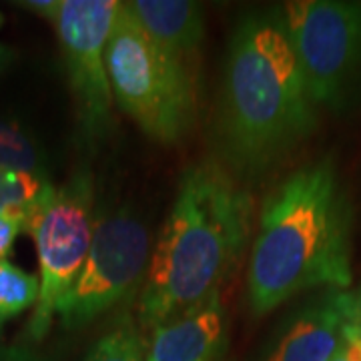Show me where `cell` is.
I'll list each match as a JSON object with an SVG mask.
<instances>
[{"mask_svg": "<svg viewBox=\"0 0 361 361\" xmlns=\"http://www.w3.org/2000/svg\"><path fill=\"white\" fill-rule=\"evenodd\" d=\"M315 106L281 8L247 13L229 39L215 118L229 171L257 177L277 165L315 129Z\"/></svg>", "mask_w": 361, "mask_h": 361, "instance_id": "obj_1", "label": "cell"}, {"mask_svg": "<svg viewBox=\"0 0 361 361\" xmlns=\"http://www.w3.org/2000/svg\"><path fill=\"white\" fill-rule=\"evenodd\" d=\"M351 205L331 159L297 169L271 191L259 213L247 269V301L267 315L311 289H341L351 279Z\"/></svg>", "mask_w": 361, "mask_h": 361, "instance_id": "obj_2", "label": "cell"}, {"mask_svg": "<svg viewBox=\"0 0 361 361\" xmlns=\"http://www.w3.org/2000/svg\"><path fill=\"white\" fill-rule=\"evenodd\" d=\"M251 229L253 199L229 169L215 159L185 169L145 277L141 327L151 329L221 291Z\"/></svg>", "mask_w": 361, "mask_h": 361, "instance_id": "obj_3", "label": "cell"}, {"mask_svg": "<svg viewBox=\"0 0 361 361\" xmlns=\"http://www.w3.org/2000/svg\"><path fill=\"white\" fill-rule=\"evenodd\" d=\"M104 61L118 109L145 137L175 145L193 130L199 78L147 35L127 2L118 4Z\"/></svg>", "mask_w": 361, "mask_h": 361, "instance_id": "obj_4", "label": "cell"}, {"mask_svg": "<svg viewBox=\"0 0 361 361\" xmlns=\"http://www.w3.org/2000/svg\"><path fill=\"white\" fill-rule=\"evenodd\" d=\"M94 185L89 171H77L28 217L26 231L39 255L40 293L26 325L32 341L49 334L61 299L71 291L89 257L94 235Z\"/></svg>", "mask_w": 361, "mask_h": 361, "instance_id": "obj_5", "label": "cell"}, {"mask_svg": "<svg viewBox=\"0 0 361 361\" xmlns=\"http://www.w3.org/2000/svg\"><path fill=\"white\" fill-rule=\"evenodd\" d=\"M281 14L313 103L341 106L361 75V2L293 0Z\"/></svg>", "mask_w": 361, "mask_h": 361, "instance_id": "obj_6", "label": "cell"}, {"mask_svg": "<svg viewBox=\"0 0 361 361\" xmlns=\"http://www.w3.org/2000/svg\"><path fill=\"white\" fill-rule=\"evenodd\" d=\"M151 255L149 229L129 209L97 221L89 257L56 307L63 327L80 329L115 310L147 277Z\"/></svg>", "mask_w": 361, "mask_h": 361, "instance_id": "obj_7", "label": "cell"}, {"mask_svg": "<svg viewBox=\"0 0 361 361\" xmlns=\"http://www.w3.org/2000/svg\"><path fill=\"white\" fill-rule=\"evenodd\" d=\"M116 0H63L56 32L82 139L97 147L115 127V97L104 51L115 26Z\"/></svg>", "mask_w": 361, "mask_h": 361, "instance_id": "obj_8", "label": "cell"}, {"mask_svg": "<svg viewBox=\"0 0 361 361\" xmlns=\"http://www.w3.org/2000/svg\"><path fill=\"white\" fill-rule=\"evenodd\" d=\"M348 323V289H323L287 319L263 361H331L343 343Z\"/></svg>", "mask_w": 361, "mask_h": 361, "instance_id": "obj_9", "label": "cell"}, {"mask_svg": "<svg viewBox=\"0 0 361 361\" xmlns=\"http://www.w3.org/2000/svg\"><path fill=\"white\" fill-rule=\"evenodd\" d=\"M227 345L221 291L169 315L149 329L147 361H219Z\"/></svg>", "mask_w": 361, "mask_h": 361, "instance_id": "obj_10", "label": "cell"}, {"mask_svg": "<svg viewBox=\"0 0 361 361\" xmlns=\"http://www.w3.org/2000/svg\"><path fill=\"white\" fill-rule=\"evenodd\" d=\"M127 6L147 35L199 78L201 44L205 39L203 8L189 0H133Z\"/></svg>", "mask_w": 361, "mask_h": 361, "instance_id": "obj_11", "label": "cell"}, {"mask_svg": "<svg viewBox=\"0 0 361 361\" xmlns=\"http://www.w3.org/2000/svg\"><path fill=\"white\" fill-rule=\"evenodd\" d=\"M0 171L28 173L49 179V169L39 142L18 123L0 118Z\"/></svg>", "mask_w": 361, "mask_h": 361, "instance_id": "obj_12", "label": "cell"}, {"mask_svg": "<svg viewBox=\"0 0 361 361\" xmlns=\"http://www.w3.org/2000/svg\"><path fill=\"white\" fill-rule=\"evenodd\" d=\"M52 189L51 180L37 175L0 171V215H25L28 219Z\"/></svg>", "mask_w": 361, "mask_h": 361, "instance_id": "obj_13", "label": "cell"}, {"mask_svg": "<svg viewBox=\"0 0 361 361\" xmlns=\"http://www.w3.org/2000/svg\"><path fill=\"white\" fill-rule=\"evenodd\" d=\"M40 281L11 261H0V329L39 301Z\"/></svg>", "mask_w": 361, "mask_h": 361, "instance_id": "obj_14", "label": "cell"}, {"mask_svg": "<svg viewBox=\"0 0 361 361\" xmlns=\"http://www.w3.org/2000/svg\"><path fill=\"white\" fill-rule=\"evenodd\" d=\"M85 361H147L145 341L127 317L92 343Z\"/></svg>", "mask_w": 361, "mask_h": 361, "instance_id": "obj_15", "label": "cell"}, {"mask_svg": "<svg viewBox=\"0 0 361 361\" xmlns=\"http://www.w3.org/2000/svg\"><path fill=\"white\" fill-rule=\"evenodd\" d=\"M26 221L25 215H0V261L13 253L16 239L26 231Z\"/></svg>", "mask_w": 361, "mask_h": 361, "instance_id": "obj_16", "label": "cell"}, {"mask_svg": "<svg viewBox=\"0 0 361 361\" xmlns=\"http://www.w3.org/2000/svg\"><path fill=\"white\" fill-rule=\"evenodd\" d=\"M18 6H23L28 13H35L51 20L52 25H56L61 8H63V0H25V2H16Z\"/></svg>", "mask_w": 361, "mask_h": 361, "instance_id": "obj_17", "label": "cell"}, {"mask_svg": "<svg viewBox=\"0 0 361 361\" xmlns=\"http://www.w3.org/2000/svg\"><path fill=\"white\" fill-rule=\"evenodd\" d=\"M343 361H361V331L351 327L348 323L345 327V334H343V343L337 351Z\"/></svg>", "mask_w": 361, "mask_h": 361, "instance_id": "obj_18", "label": "cell"}, {"mask_svg": "<svg viewBox=\"0 0 361 361\" xmlns=\"http://www.w3.org/2000/svg\"><path fill=\"white\" fill-rule=\"evenodd\" d=\"M0 361H51L39 351L26 345H2L0 348Z\"/></svg>", "mask_w": 361, "mask_h": 361, "instance_id": "obj_19", "label": "cell"}, {"mask_svg": "<svg viewBox=\"0 0 361 361\" xmlns=\"http://www.w3.org/2000/svg\"><path fill=\"white\" fill-rule=\"evenodd\" d=\"M349 325L361 331V287L349 291Z\"/></svg>", "mask_w": 361, "mask_h": 361, "instance_id": "obj_20", "label": "cell"}, {"mask_svg": "<svg viewBox=\"0 0 361 361\" xmlns=\"http://www.w3.org/2000/svg\"><path fill=\"white\" fill-rule=\"evenodd\" d=\"M14 59H16V51H14L13 47L0 44V75H2L8 66L13 65Z\"/></svg>", "mask_w": 361, "mask_h": 361, "instance_id": "obj_21", "label": "cell"}, {"mask_svg": "<svg viewBox=\"0 0 361 361\" xmlns=\"http://www.w3.org/2000/svg\"><path fill=\"white\" fill-rule=\"evenodd\" d=\"M331 361H343V357H341V355H339V353H337L336 357H334V360H331Z\"/></svg>", "mask_w": 361, "mask_h": 361, "instance_id": "obj_22", "label": "cell"}, {"mask_svg": "<svg viewBox=\"0 0 361 361\" xmlns=\"http://www.w3.org/2000/svg\"><path fill=\"white\" fill-rule=\"evenodd\" d=\"M2 23H4V16H2V13H0V26H2Z\"/></svg>", "mask_w": 361, "mask_h": 361, "instance_id": "obj_23", "label": "cell"}, {"mask_svg": "<svg viewBox=\"0 0 361 361\" xmlns=\"http://www.w3.org/2000/svg\"><path fill=\"white\" fill-rule=\"evenodd\" d=\"M0 348H2V329H0Z\"/></svg>", "mask_w": 361, "mask_h": 361, "instance_id": "obj_24", "label": "cell"}]
</instances>
